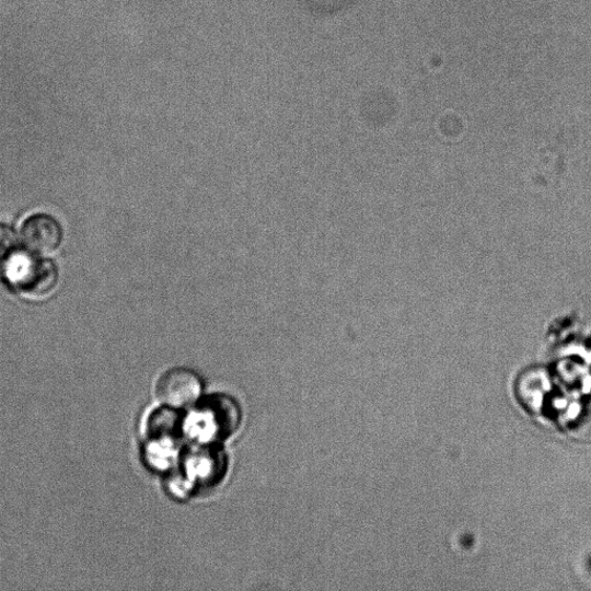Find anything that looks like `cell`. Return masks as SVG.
Instances as JSON below:
<instances>
[{
    "instance_id": "obj_3",
    "label": "cell",
    "mask_w": 591,
    "mask_h": 591,
    "mask_svg": "<svg viewBox=\"0 0 591 591\" xmlns=\"http://www.w3.org/2000/svg\"><path fill=\"white\" fill-rule=\"evenodd\" d=\"M62 241L59 222L47 215H36L26 220L21 230V242L33 256L48 257L55 253Z\"/></svg>"
},
{
    "instance_id": "obj_4",
    "label": "cell",
    "mask_w": 591,
    "mask_h": 591,
    "mask_svg": "<svg viewBox=\"0 0 591 591\" xmlns=\"http://www.w3.org/2000/svg\"><path fill=\"white\" fill-rule=\"evenodd\" d=\"M20 240L15 231L3 223H0V276L7 274L18 259Z\"/></svg>"
},
{
    "instance_id": "obj_1",
    "label": "cell",
    "mask_w": 591,
    "mask_h": 591,
    "mask_svg": "<svg viewBox=\"0 0 591 591\" xmlns=\"http://www.w3.org/2000/svg\"><path fill=\"white\" fill-rule=\"evenodd\" d=\"M8 276L21 292L35 299L50 293L58 282V271L49 260L16 259Z\"/></svg>"
},
{
    "instance_id": "obj_2",
    "label": "cell",
    "mask_w": 591,
    "mask_h": 591,
    "mask_svg": "<svg viewBox=\"0 0 591 591\" xmlns=\"http://www.w3.org/2000/svg\"><path fill=\"white\" fill-rule=\"evenodd\" d=\"M155 392L162 404L184 408L196 403L201 392V383L192 370L175 368L161 375Z\"/></svg>"
}]
</instances>
